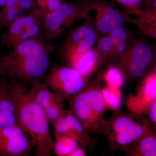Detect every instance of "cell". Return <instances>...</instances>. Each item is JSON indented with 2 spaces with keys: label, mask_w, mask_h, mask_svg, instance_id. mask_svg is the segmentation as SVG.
I'll list each match as a JSON object with an SVG mask.
<instances>
[{
  "label": "cell",
  "mask_w": 156,
  "mask_h": 156,
  "mask_svg": "<svg viewBox=\"0 0 156 156\" xmlns=\"http://www.w3.org/2000/svg\"><path fill=\"white\" fill-rule=\"evenodd\" d=\"M3 54L2 53V52L0 51V60H1V58H2V56Z\"/></svg>",
  "instance_id": "34"
},
{
  "label": "cell",
  "mask_w": 156,
  "mask_h": 156,
  "mask_svg": "<svg viewBox=\"0 0 156 156\" xmlns=\"http://www.w3.org/2000/svg\"><path fill=\"white\" fill-rule=\"evenodd\" d=\"M114 46V56H120L125 53L130 46L132 35L131 32L123 27H118L108 34Z\"/></svg>",
  "instance_id": "17"
},
{
  "label": "cell",
  "mask_w": 156,
  "mask_h": 156,
  "mask_svg": "<svg viewBox=\"0 0 156 156\" xmlns=\"http://www.w3.org/2000/svg\"><path fill=\"white\" fill-rule=\"evenodd\" d=\"M69 66L89 78L97 69L100 59L96 49H89L81 53L73 54L64 59Z\"/></svg>",
  "instance_id": "14"
},
{
  "label": "cell",
  "mask_w": 156,
  "mask_h": 156,
  "mask_svg": "<svg viewBox=\"0 0 156 156\" xmlns=\"http://www.w3.org/2000/svg\"><path fill=\"white\" fill-rule=\"evenodd\" d=\"M146 112L148 115L147 119L152 128L156 133V100L151 104Z\"/></svg>",
  "instance_id": "27"
},
{
  "label": "cell",
  "mask_w": 156,
  "mask_h": 156,
  "mask_svg": "<svg viewBox=\"0 0 156 156\" xmlns=\"http://www.w3.org/2000/svg\"><path fill=\"white\" fill-rule=\"evenodd\" d=\"M52 125L55 133L72 137L84 147L89 145L90 141L89 134L70 110L65 109L61 116Z\"/></svg>",
  "instance_id": "13"
},
{
  "label": "cell",
  "mask_w": 156,
  "mask_h": 156,
  "mask_svg": "<svg viewBox=\"0 0 156 156\" xmlns=\"http://www.w3.org/2000/svg\"><path fill=\"white\" fill-rule=\"evenodd\" d=\"M8 80L17 124L30 137L31 143L35 149V156L51 155L54 151V140L44 108L30 96L27 88Z\"/></svg>",
  "instance_id": "2"
},
{
  "label": "cell",
  "mask_w": 156,
  "mask_h": 156,
  "mask_svg": "<svg viewBox=\"0 0 156 156\" xmlns=\"http://www.w3.org/2000/svg\"><path fill=\"white\" fill-rule=\"evenodd\" d=\"M54 151L58 156H73L76 150L81 145L72 137L55 133Z\"/></svg>",
  "instance_id": "18"
},
{
  "label": "cell",
  "mask_w": 156,
  "mask_h": 156,
  "mask_svg": "<svg viewBox=\"0 0 156 156\" xmlns=\"http://www.w3.org/2000/svg\"><path fill=\"white\" fill-rule=\"evenodd\" d=\"M37 7L29 14L17 17L1 37V43L9 50L23 41L43 35Z\"/></svg>",
  "instance_id": "8"
},
{
  "label": "cell",
  "mask_w": 156,
  "mask_h": 156,
  "mask_svg": "<svg viewBox=\"0 0 156 156\" xmlns=\"http://www.w3.org/2000/svg\"><path fill=\"white\" fill-rule=\"evenodd\" d=\"M142 18H144V19H145L147 20H149V21H150L151 22H152L155 23H156V17H152V18H144V17H142Z\"/></svg>",
  "instance_id": "31"
},
{
  "label": "cell",
  "mask_w": 156,
  "mask_h": 156,
  "mask_svg": "<svg viewBox=\"0 0 156 156\" xmlns=\"http://www.w3.org/2000/svg\"><path fill=\"white\" fill-rule=\"evenodd\" d=\"M65 101L62 98H58L44 110L50 124L53 125L63 113Z\"/></svg>",
  "instance_id": "23"
},
{
  "label": "cell",
  "mask_w": 156,
  "mask_h": 156,
  "mask_svg": "<svg viewBox=\"0 0 156 156\" xmlns=\"http://www.w3.org/2000/svg\"><path fill=\"white\" fill-rule=\"evenodd\" d=\"M132 113L119 112L107 121L104 134L107 136L112 147L123 148L154 131L147 118L142 114Z\"/></svg>",
  "instance_id": "5"
},
{
  "label": "cell",
  "mask_w": 156,
  "mask_h": 156,
  "mask_svg": "<svg viewBox=\"0 0 156 156\" xmlns=\"http://www.w3.org/2000/svg\"><path fill=\"white\" fill-rule=\"evenodd\" d=\"M102 80V73H99L90 83L69 98L71 111L89 134H104L106 129L107 120L104 119V114L107 108L101 87Z\"/></svg>",
  "instance_id": "3"
},
{
  "label": "cell",
  "mask_w": 156,
  "mask_h": 156,
  "mask_svg": "<svg viewBox=\"0 0 156 156\" xmlns=\"http://www.w3.org/2000/svg\"><path fill=\"white\" fill-rule=\"evenodd\" d=\"M153 1V0H144V5H145L146 8V9L149 8Z\"/></svg>",
  "instance_id": "30"
},
{
  "label": "cell",
  "mask_w": 156,
  "mask_h": 156,
  "mask_svg": "<svg viewBox=\"0 0 156 156\" xmlns=\"http://www.w3.org/2000/svg\"><path fill=\"white\" fill-rule=\"evenodd\" d=\"M96 30L93 23L88 21L72 30L59 49L63 59L91 49L97 39Z\"/></svg>",
  "instance_id": "9"
},
{
  "label": "cell",
  "mask_w": 156,
  "mask_h": 156,
  "mask_svg": "<svg viewBox=\"0 0 156 156\" xmlns=\"http://www.w3.org/2000/svg\"><path fill=\"white\" fill-rule=\"evenodd\" d=\"M96 49L101 60L104 58L114 56V46L109 36L103 37L98 43Z\"/></svg>",
  "instance_id": "22"
},
{
  "label": "cell",
  "mask_w": 156,
  "mask_h": 156,
  "mask_svg": "<svg viewBox=\"0 0 156 156\" xmlns=\"http://www.w3.org/2000/svg\"><path fill=\"white\" fill-rule=\"evenodd\" d=\"M35 1L36 2L37 5V4L41 2H43V1H45V0H35Z\"/></svg>",
  "instance_id": "33"
},
{
  "label": "cell",
  "mask_w": 156,
  "mask_h": 156,
  "mask_svg": "<svg viewBox=\"0 0 156 156\" xmlns=\"http://www.w3.org/2000/svg\"><path fill=\"white\" fill-rule=\"evenodd\" d=\"M138 16L145 18L156 17V0H153L149 8L143 10L142 13Z\"/></svg>",
  "instance_id": "28"
},
{
  "label": "cell",
  "mask_w": 156,
  "mask_h": 156,
  "mask_svg": "<svg viewBox=\"0 0 156 156\" xmlns=\"http://www.w3.org/2000/svg\"><path fill=\"white\" fill-rule=\"evenodd\" d=\"M27 90L30 96L44 110L58 98H62L42 81L33 84Z\"/></svg>",
  "instance_id": "16"
},
{
  "label": "cell",
  "mask_w": 156,
  "mask_h": 156,
  "mask_svg": "<svg viewBox=\"0 0 156 156\" xmlns=\"http://www.w3.org/2000/svg\"><path fill=\"white\" fill-rule=\"evenodd\" d=\"M3 28V27H2V26L1 25V23H0V30H1Z\"/></svg>",
  "instance_id": "35"
},
{
  "label": "cell",
  "mask_w": 156,
  "mask_h": 156,
  "mask_svg": "<svg viewBox=\"0 0 156 156\" xmlns=\"http://www.w3.org/2000/svg\"><path fill=\"white\" fill-rule=\"evenodd\" d=\"M65 0H45L37 4L38 8L48 12L57 10L65 2Z\"/></svg>",
  "instance_id": "25"
},
{
  "label": "cell",
  "mask_w": 156,
  "mask_h": 156,
  "mask_svg": "<svg viewBox=\"0 0 156 156\" xmlns=\"http://www.w3.org/2000/svg\"><path fill=\"white\" fill-rule=\"evenodd\" d=\"M93 10L96 13L95 28L102 33L108 34L127 22V15L120 13L103 0H95Z\"/></svg>",
  "instance_id": "11"
},
{
  "label": "cell",
  "mask_w": 156,
  "mask_h": 156,
  "mask_svg": "<svg viewBox=\"0 0 156 156\" xmlns=\"http://www.w3.org/2000/svg\"><path fill=\"white\" fill-rule=\"evenodd\" d=\"M126 20L127 22L135 24L143 33L156 41V23L139 16H136V18H134L127 16Z\"/></svg>",
  "instance_id": "21"
},
{
  "label": "cell",
  "mask_w": 156,
  "mask_h": 156,
  "mask_svg": "<svg viewBox=\"0 0 156 156\" xmlns=\"http://www.w3.org/2000/svg\"><path fill=\"white\" fill-rule=\"evenodd\" d=\"M149 73L154 74L156 76V58L151 68V69L150 70L149 72L148 73Z\"/></svg>",
  "instance_id": "29"
},
{
  "label": "cell",
  "mask_w": 156,
  "mask_h": 156,
  "mask_svg": "<svg viewBox=\"0 0 156 156\" xmlns=\"http://www.w3.org/2000/svg\"><path fill=\"white\" fill-rule=\"evenodd\" d=\"M7 0H0V8H2L5 5Z\"/></svg>",
  "instance_id": "32"
},
{
  "label": "cell",
  "mask_w": 156,
  "mask_h": 156,
  "mask_svg": "<svg viewBox=\"0 0 156 156\" xmlns=\"http://www.w3.org/2000/svg\"><path fill=\"white\" fill-rule=\"evenodd\" d=\"M32 144L18 125L0 128V156H26Z\"/></svg>",
  "instance_id": "10"
},
{
  "label": "cell",
  "mask_w": 156,
  "mask_h": 156,
  "mask_svg": "<svg viewBox=\"0 0 156 156\" xmlns=\"http://www.w3.org/2000/svg\"><path fill=\"white\" fill-rule=\"evenodd\" d=\"M54 48L43 36L26 40L10 50L8 54L3 55L0 75L28 89L44 79Z\"/></svg>",
  "instance_id": "1"
},
{
  "label": "cell",
  "mask_w": 156,
  "mask_h": 156,
  "mask_svg": "<svg viewBox=\"0 0 156 156\" xmlns=\"http://www.w3.org/2000/svg\"><path fill=\"white\" fill-rule=\"evenodd\" d=\"M125 7L128 13L139 16L142 13V4L144 0H115Z\"/></svg>",
  "instance_id": "24"
},
{
  "label": "cell",
  "mask_w": 156,
  "mask_h": 156,
  "mask_svg": "<svg viewBox=\"0 0 156 156\" xmlns=\"http://www.w3.org/2000/svg\"><path fill=\"white\" fill-rule=\"evenodd\" d=\"M18 125L15 115L7 114L0 110V128Z\"/></svg>",
  "instance_id": "26"
},
{
  "label": "cell",
  "mask_w": 156,
  "mask_h": 156,
  "mask_svg": "<svg viewBox=\"0 0 156 156\" xmlns=\"http://www.w3.org/2000/svg\"><path fill=\"white\" fill-rule=\"evenodd\" d=\"M102 96L107 109L118 110L122 104V94L121 89L106 86L101 89Z\"/></svg>",
  "instance_id": "19"
},
{
  "label": "cell",
  "mask_w": 156,
  "mask_h": 156,
  "mask_svg": "<svg viewBox=\"0 0 156 156\" xmlns=\"http://www.w3.org/2000/svg\"><path fill=\"white\" fill-rule=\"evenodd\" d=\"M125 147L124 150L129 156H156V133L151 131Z\"/></svg>",
  "instance_id": "15"
},
{
  "label": "cell",
  "mask_w": 156,
  "mask_h": 156,
  "mask_svg": "<svg viewBox=\"0 0 156 156\" xmlns=\"http://www.w3.org/2000/svg\"><path fill=\"white\" fill-rule=\"evenodd\" d=\"M95 0L66 1L57 10L46 11L38 8L43 37L52 42L61 37L75 21L87 18Z\"/></svg>",
  "instance_id": "4"
},
{
  "label": "cell",
  "mask_w": 156,
  "mask_h": 156,
  "mask_svg": "<svg viewBox=\"0 0 156 156\" xmlns=\"http://www.w3.org/2000/svg\"><path fill=\"white\" fill-rule=\"evenodd\" d=\"M43 80L53 92L65 100L83 89L88 81V78L69 66H53Z\"/></svg>",
  "instance_id": "7"
},
{
  "label": "cell",
  "mask_w": 156,
  "mask_h": 156,
  "mask_svg": "<svg viewBox=\"0 0 156 156\" xmlns=\"http://www.w3.org/2000/svg\"><path fill=\"white\" fill-rule=\"evenodd\" d=\"M106 86L121 89L125 83V76L119 67L110 66L102 74Z\"/></svg>",
  "instance_id": "20"
},
{
  "label": "cell",
  "mask_w": 156,
  "mask_h": 156,
  "mask_svg": "<svg viewBox=\"0 0 156 156\" xmlns=\"http://www.w3.org/2000/svg\"><path fill=\"white\" fill-rule=\"evenodd\" d=\"M156 58V51L149 44L134 41L119 58V68L125 77L136 80L145 76Z\"/></svg>",
  "instance_id": "6"
},
{
  "label": "cell",
  "mask_w": 156,
  "mask_h": 156,
  "mask_svg": "<svg viewBox=\"0 0 156 156\" xmlns=\"http://www.w3.org/2000/svg\"><path fill=\"white\" fill-rule=\"evenodd\" d=\"M156 100V76L151 73L144 76L136 94L128 98L127 106L132 113L142 114Z\"/></svg>",
  "instance_id": "12"
}]
</instances>
